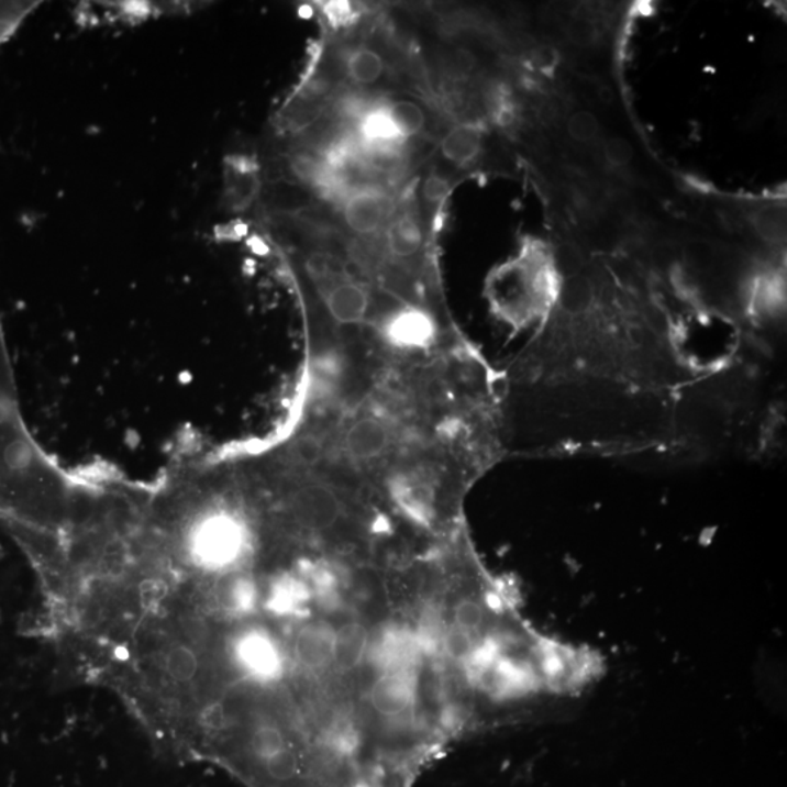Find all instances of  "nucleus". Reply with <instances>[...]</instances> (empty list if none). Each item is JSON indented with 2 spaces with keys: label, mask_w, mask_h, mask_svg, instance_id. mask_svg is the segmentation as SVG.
Listing matches in <instances>:
<instances>
[{
  "label": "nucleus",
  "mask_w": 787,
  "mask_h": 787,
  "mask_svg": "<svg viewBox=\"0 0 787 787\" xmlns=\"http://www.w3.org/2000/svg\"><path fill=\"white\" fill-rule=\"evenodd\" d=\"M82 477L65 472L35 442L0 323V526L29 554L55 540L78 509Z\"/></svg>",
  "instance_id": "obj_1"
},
{
  "label": "nucleus",
  "mask_w": 787,
  "mask_h": 787,
  "mask_svg": "<svg viewBox=\"0 0 787 787\" xmlns=\"http://www.w3.org/2000/svg\"><path fill=\"white\" fill-rule=\"evenodd\" d=\"M228 661L244 683L270 687L288 670V655L275 634L261 624H248L228 639Z\"/></svg>",
  "instance_id": "obj_2"
},
{
  "label": "nucleus",
  "mask_w": 787,
  "mask_h": 787,
  "mask_svg": "<svg viewBox=\"0 0 787 787\" xmlns=\"http://www.w3.org/2000/svg\"><path fill=\"white\" fill-rule=\"evenodd\" d=\"M397 208L396 199L386 187H362L339 200L344 226L359 240L381 236Z\"/></svg>",
  "instance_id": "obj_3"
},
{
  "label": "nucleus",
  "mask_w": 787,
  "mask_h": 787,
  "mask_svg": "<svg viewBox=\"0 0 787 787\" xmlns=\"http://www.w3.org/2000/svg\"><path fill=\"white\" fill-rule=\"evenodd\" d=\"M418 697L419 669L379 673L369 692L370 708L387 721L410 717L418 706Z\"/></svg>",
  "instance_id": "obj_4"
},
{
  "label": "nucleus",
  "mask_w": 787,
  "mask_h": 787,
  "mask_svg": "<svg viewBox=\"0 0 787 787\" xmlns=\"http://www.w3.org/2000/svg\"><path fill=\"white\" fill-rule=\"evenodd\" d=\"M335 628L328 621L303 623L295 633L292 654L295 664L308 674L321 675L333 669Z\"/></svg>",
  "instance_id": "obj_5"
},
{
  "label": "nucleus",
  "mask_w": 787,
  "mask_h": 787,
  "mask_svg": "<svg viewBox=\"0 0 787 787\" xmlns=\"http://www.w3.org/2000/svg\"><path fill=\"white\" fill-rule=\"evenodd\" d=\"M263 177L257 163L248 158H231L225 168V196L235 212H245L262 196Z\"/></svg>",
  "instance_id": "obj_6"
},
{
  "label": "nucleus",
  "mask_w": 787,
  "mask_h": 787,
  "mask_svg": "<svg viewBox=\"0 0 787 787\" xmlns=\"http://www.w3.org/2000/svg\"><path fill=\"white\" fill-rule=\"evenodd\" d=\"M370 633L361 621H348L335 628V652L333 669L339 674H351L368 661Z\"/></svg>",
  "instance_id": "obj_7"
},
{
  "label": "nucleus",
  "mask_w": 787,
  "mask_h": 787,
  "mask_svg": "<svg viewBox=\"0 0 787 787\" xmlns=\"http://www.w3.org/2000/svg\"><path fill=\"white\" fill-rule=\"evenodd\" d=\"M343 69L348 82L357 88H370L384 78L387 64L377 48L357 44L344 53Z\"/></svg>",
  "instance_id": "obj_8"
},
{
  "label": "nucleus",
  "mask_w": 787,
  "mask_h": 787,
  "mask_svg": "<svg viewBox=\"0 0 787 787\" xmlns=\"http://www.w3.org/2000/svg\"><path fill=\"white\" fill-rule=\"evenodd\" d=\"M483 136L480 129L473 123H461L451 129L441 138L440 149L448 163L464 167L472 164L480 154Z\"/></svg>",
  "instance_id": "obj_9"
},
{
  "label": "nucleus",
  "mask_w": 787,
  "mask_h": 787,
  "mask_svg": "<svg viewBox=\"0 0 787 787\" xmlns=\"http://www.w3.org/2000/svg\"><path fill=\"white\" fill-rule=\"evenodd\" d=\"M388 114L406 142L426 132L428 115L423 107L413 100L398 98L384 101Z\"/></svg>",
  "instance_id": "obj_10"
},
{
  "label": "nucleus",
  "mask_w": 787,
  "mask_h": 787,
  "mask_svg": "<svg viewBox=\"0 0 787 787\" xmlns=\"http://www.w3.org/2000/svg\"><path fill=\"white\" fill-rule=\"evenodd\" d=\"M38 2H0V46L7 43Z\"/></svg>",
  "instance_id": "obj_11"
},
{
  "label": "nucleus",
  "mask_w": 787,
  "mask_h": 787,
  "mask_svg": "<svg viewBox=\"0 0 787 787\" xmlns=\"http://www.w3.org/2000/svg\"><path fill=\"white\" fill-rule=\"evenodd\" d=\"M755 230L767 241H780L786 234V214L780 208L760 210L754 218Z\"/></svg>",
  "instance_id": "obj_12"
},
{
  "label": "nucleus",
  "mask_w": 787,
  "mask_h": 787,
  "mask_svg": "<svg viewBox=\"0 0 787 787\" xmlns=\"http://www.w3.org/2000/svg\"><path fill=\"white\" fill-rule=\"evenodd\" d=\"M442 74L445 75L446 79L453 80V82H459L468 75L472 74L474 67H476V60L469 55L468 52L457 51L451 52L448 56L442 60Z\"/></svg>",
  "instance_id": "obj_13"
},
{
  "label": "nucleus",
  "mask_w": 787,
  "mask_h": 787,
  "mask_svg": "<svg viewBox=\"0 0 787 787\" xmlns=\"http://www.w3.org/2000/svg\"><path fill=\"white\" fill-rule=\"evenodd\" d=\"M567 132L576 142L588 143L598 136L599 124L594 114L588 113V111H578V113L572 115L569 123H567Z\"/></svg>",
  "instance_id": "obj_14"
},
{
  "label": "nucleus",
  "mask_w": 787,
  "mask_h": 787,
  "mask_svg": "<svg viewBox=\"0 0 787 787\" xmlns=\"http://www.w3.org/2000/svg\"><path fill=\"white\" fill-rule=\"evenodd\" d=\"M603 154H606L608 163L614 167H623L632 160L633 147L625 138L612 137L603 147Z\"/></svg>",
  "instance_id": "obj_15"
},
{
  "label": "nucleus",
  "mask_w": 787,
  "mask_h": 787,
  "mask_svg": "<svg viewBox=\"0 0 787 787\" xmlns=\"http://www.w3.org/2000/svg\"><path fill=\"white\" fill-rule=\"evenodd\" d=\"M567 35L575 44L588 46L597 38V29H595V24L589 18H575L570 22L569 29H567Z\"/></svg>",
  "instance_id": "obj_16"
},
{
  "label": "nucleus",
  "mask_w": 787,
  "mask_h": 787,
  "mask_svg": "<svg viewBox=\"0 0 787 787\" xmlns=\"http://www.w3.org/2000/svg\"><path fill=\"white\" fill-rule=\"evenodd\" d=\"M535 66L543 71H552L558 64V53L552 46L540 47L534 55Z\"/></svg>",
  "instance_id": "obj_17"
},
{
  "label": "nucleus",
  "mask_w": 787,
  "mask_h": 787,
  "mask_svg": "<svg viewBox=\"0 0 787 787\" xmlns=\"http://www.w3.org/2000/svg\"><path fill=\"white\" fill-rule=\"evenodd\" d=\"M554 118H556V109H554L552 104L541 107L540 119L543 120L545 124L552 123Z\"/></svg>",
  "instance_id": "obj_18"
},
{
  "label": "nucleus",
  "mask_w": 787,
  "mask_h": 787,
  "mask_svg": "<svg viewBox=\"0 0 787 787\" xmlns=\"http://www.w3.org/2000/svg\"><path fill=\"white\" fill-rule=\"evenodd\" d=\"M2 557H3V552H2V550H0V558H2Z\"/></svg>",
  "instance_id": "obj_19"
}]
</instances>
